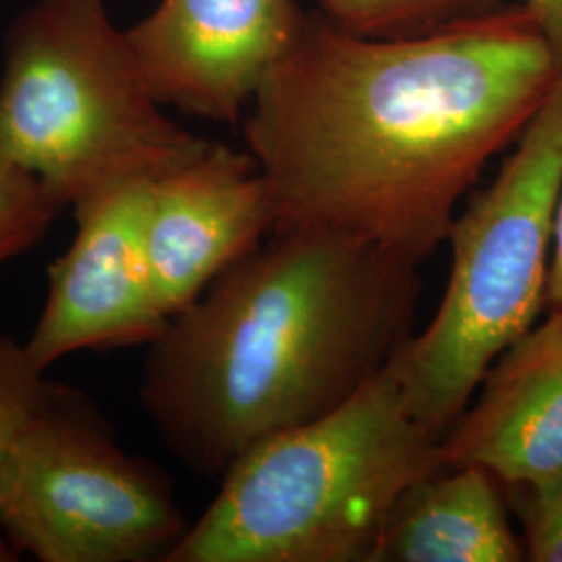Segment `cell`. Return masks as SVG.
Wrapping results in <instances>:
<instances>
[{
	"label": "cell",
	"instance_id": "cell-1",
	"mask_svg": "<svg viewBox=\"0 0 562 562\" xmlns=\"http://www.w3.org/2000/svg\"><path fill=\"white\" fill-rule=\"evenodd\" d=\"M562 63L521 2L406 38L304 13L244 113L273 232H327L422 265Z\"/></svg>",
	"mask_w": 562,
	"mask_h": 562
},
{
	"label": "cell",
	"instance_id": "cell-2",
	"mask_svg": "<svg viewBox=\"0 0 562 562\" xmlns=\"http://www.w3.org/2000/svg\"><path fill=\"white\" fill-rule=\"evenodd\" d=\"M417 262L327 232H273L148 344L144 411L204 477L315 422L413 336Z\"/></svg>",
	"mask_w": 562,
	"mask_h": 562
},
{
	"label": "cell",
	"instance_id": "cell-3",
	"mask_svg": "<svg viewBox=\"0 0 562 562\" xmlns=\"http://www.w3.org/2000/svg\"><path fill=\"white\" fill-rule=\"evenodd\" d=\"M390 364L315 422L255 443L165 562H371L402 494L446 467Z\"/></svg>",
	"mask_w": 562,
	"mask_h": 562
},
{
	"label": "cell",
	"instance_id": "cell-4",
	"mask_svg": "<svg viewBox=\"0 0 562 562\" xmlns=\"http://www.w3.org/2000/svg\"><path fill=\"white\" fill-rule=\"evenodd\" d=\"M4 50L0 155L63 206L157 180L209 142L165 113L106 0H34Z\"/></svg>",
	"mask_w": 562,
	"mask_h": 562
},
{
	"label": "cell",
	"instance_id": "cell-5",
	"mask_svg": "<svg viewBox=\"0 0 562 562\" xmlns=\"http://www.w3.org/2000/svg\"><path fill=\"white\" fill-rule=\"evenodd\" d=\"M561 194L562 74L498 176L457 215L440 308L392 359L408 411L442 438L546 306Z\"/></svg>",
	"mask_w": 562,
	"mask_h": 562
},
{
	"label": "cell",
	"instance_id": "cell-6",
	"mask_svg": "<svg viewBox=\"0 0 562 562\" xmlns=\"http://www.w3.org/2000/svg\"><path fill=\"white\" fill-rule=\"evenodd\" d=\"M0 527L41 562L165 561L188 529L169 477L59 385L0 464Z\"/></svg>",
	"mask_w": 562,
	"mask_h": 562
},
{
	"label": "cell",
	"instance_id": "cell-7",
	"mask_svg": "<svg viewBox=\"0 0 562 562\" xmlns=\"http://www.w3.org/2000/svg\"><path fill=\"white\" fill-rule=\"evenodd\" d=\"M153 181L120 183L71 206L76 240L48 269L44 308L25 340L44 371L80 350L148 346L167 327L144 248Z\"/></svg>",
	"mask_w": 562,
	"mask_h": 562
},
{
	"label": "cell",
	"instance_id": "cell-8",
	"mask_svg": "<svg viewBox=\"0 0 562 562\" xmlns=\"http://www.w3.org/2000/svg\"><path fill=\"white\" fill-rule=\"evenodd\" d=\"M304 13L299 0H159L125 34L162 106L238 123Z\"/></svg>",
	"mask_w": 562,
	"mask_h": 562
},
{
	"label": "cell",
	"instance_id": "cell-9",
	"mask_svg": "<svg viewBox=\"0 0 562 562\" xmlns=\"http://www.w3.org/2000/svg\"><path fill=\"white\" fill-rule=\"evenodd\" d=\"M276 229L259 162L244 148L206 142L150 186L144 248L155 296L171 319Z\"/></svg>",
	"mask_w": 562,
	"mask_h": 562
},
{
	"label": "cell",
	"instance_id": "cell-10",
	"mask_svg": "<svg viewBox=\"0 0 562 562\" xmlns=\"http://www.w3.org/2000/svg\"><path fill=\"white\" fill-rule=\"evenodd\" d=\"M480 398L440 443L448 467L477 464L503 485L562 471V315L548 311L490 367Z\"/></svg>",
	"mask_w": 562,
	"mask_h": 562
},
{
	"label": "cell",
	"instance_id": "cell-11",
	"mask_svg": "<svg viewBox=\"0 0 562 562\" xmlns=\"http://www.w3.org/2000/svg\"><path fill=\"white\" fill-rule=\"evenodd\" d=\"M521 561L501 480L477 464H446L402 494L371 562Z\"/></svg>",
	"mask_w": 562,
	"mask_h": 562
},
{
	"label": "cell",
	"instance_id": "cell-12",
	"mask_svg": "<svg viewBox=\"0 0 562 562\" xmlns=\"http://www.w3.org/2000/svg\"><path fill=\"white\" fill-rule=\"evenodd\" d=\"M319 13L367 38L419 36L492 13L506 0H317Z\"/></svg>",
	"mask_w": 562,
	"mask_h": 562
},
{
	"label": "cell",
	"instance_id": "cell-13",
	"mask_svg": "<svg viewBox=\"0 0 562 562\" xmlns=\"http://www.w3.org/2000/svg\"><path fill=\"white\" fill-rule=\"evenodd\" d=\"M60 209L34 173L0 155V262L41 241Z\"/></svg>",
	"mask_w": 562,
	"mask_h": 562
},
{
	"label": "cell",
	"instance_id": "cell-14",
	"mask_svg": "<svg viewBox=\"0 0 562 562\" xmlns=\"http://www.w3.org/2000/svg\"><path fill=\"white\" fill-rule=\"evenodd\" d=\"M44 373L30 357L25 341L0 334V464L59 387Z\"/></svg>",
	"mask_w": 562,
	"mask_h": 562
},
{
	"label": "cell",
	"instance_id": "cell-15",
	"mask_svg": "<svg viewBox=\"0 0 562 562\" xmlns=\"http://www.w3.org/2000/svg\"><path fill=\"white\" fill-rule=\"evenodd\" d=\"M503 487L521 522L525 561L562 562V471Z\"/></svg>",
	"mask_w": 562,
	"mask_h": 562
},
{
	"label": "cell",
	"instance_id": "cell-16",
	"mask_svg": "<svg viewBox=\"0 0 562 562\" xmlns=\"http://www.w3.org/2000/svg\"><path fill=\"white\" fill-rule=\"evenodd\" d=\"M542 27L543 36L552 44L562 63V0H519Z\"/></svg>",
	"mask_w": 562,
	"mask_h": 562
},
{
	"label": "cell",
	"instance_id": "cell-17",
	"mask_svg": "<svg viewBox=\"0 0 562 562\" xmlns=\"http://www.w3.org/2000/svg\"><path fill=\"white\" fill-rule=\"evenodd\" d=\"M546 306H548V311H557L562 315V194L559 211H557L554 240H552V255H550Z\"/></svg>",
	"mask_w": 562,
	"mask_h": 562
},
{
	"label": "cell",
	"instance_id": "cell-18",
	"mask_svg": "<svg viewBox=\"0 0 562 562\" xmlns=\"http://www.w3.org/2000/svg\"><path fill=\"white\" fill-rule=\"evenodd\" d=\"M20 559V552L11 546L7 538L0 536V562H13Z\"/></svg>",
	"mask_w": 562,
	"mask_h": 562
}]
</instances>
